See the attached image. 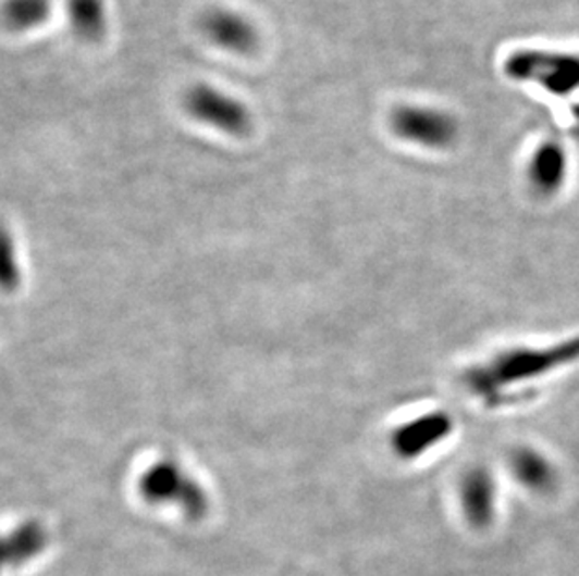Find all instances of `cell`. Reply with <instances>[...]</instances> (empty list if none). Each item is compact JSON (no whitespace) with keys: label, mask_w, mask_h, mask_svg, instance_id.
<instances>
[{"label":"cell","mask_w":579,"mask_h":576,"mask_svg":"<svg viewBox=\"0 0 579 576\" xmlns=\"http://www.w3.org/2000/svg\"><path fill=\"white\" fill-rule=\"evenodd\" d=\"M579 362V334L547 347H513L465 368V388L490 406L510 402V391Z\"/></svg>","instance_id":"1"},{"label":"cell","mask_w":579,"mask_h":576,"mask_svg":"<svg viewBox=\"0 0 579 576\" xmlns=\"http://www.w3.org/2000/svg\"><path fill=\"white\" fill-rule=\"evenodd\" d=\"M505 70L513 79L537 83L555 96L572 95L579 90L578 54L526 49L508 57Z\"/></svg>","instance_id":"2"},{"label":"cell","mask_w":579,"mask_h":576,"mask_svg":"<svg viewBox=\"0 0 579 576\" xmlns=\"http://www.w3.org/2000/svg\"><path fill=\"white\" fill-rule=\"evenodd\" d=\"M184 109L189 116H194L201 124L210 128L220 129L233 137L249 134L254 126L251 113L243 101L225 95L210 85H194L186 90L183 98Z\"/></svg>","instance_id":"3"},{"label":"cell","mask_w":579,"mask_h":576,"mask_svg":"<svg viewBox=\"0 0 579 576\" xmlns=\"http://www.w3.org/2000/svg\"><path fill=\"white\" fill-rule=\"evenodd\" d=\"M397 137L426 148H448L458 139V122L441 109L424 105H399L391 116Z\"/></svg>","instance_id":"4"},{"label":"cell","mask_w":579,"mask_h":576,"mask_svg":"<svg viewBox=\"0 0 579 576\" xmlns=\"http://www.w3.org/2000/svg\"><path fill=\"white\" fill-rule=\"evenodd\" d=\"M458 502L464 518L472 528L492 526L497 516L498 487L492 469L485 464H471L458 479Z\"/></svg>","instance_id":"5"},{"label":"cell","mask_w":579,"mask_h":576,"mask_svg":"<svg viewBox=\"0 0 579 576\" xmlns=\"http://www.w3.org/2000/svg\"><path fill=\"white\" fill-rule=\"evenodd\" d=\"M199 28L218 48L230 53L251 54L259 46L257 28L244 15L227 8H209L199 17Z\"/></svg>","instance_id":"6"},{"label":"cell","mask_w":579,"mask_h":576,"mask_svg":"<svg viewBox=\"0 0 579 576\" xmlns=\"http://www.w3.org/2000/svg\"><path fill=\"white\" fill-rule=\"evenodd\" d=\"M454 433V417L446 412H428L404 423L392 436L397 455L404 459H418L430 449L438 448Z\"/></svg>","instance_id":"7"},{"label":"cell","mask_w":579,"mask_h":576,"mask_svg":"<svg viewBox=\"0 0 579 576\" xmlns=\"http://www.w3.org/2000/svg\"><path fill=\"white\" fill-rule=\"evenodd\" d=\"M508 469L523 489L550 494L559 485V472L552 459L534 446H518L508 455Z\"/></svg>","instance_id":"8"},{"label":"cell","mask_w":579,"mask_h":576,"mask_svg":"<svg viewBox=\"0 0 579 576\" xmlns=\"http://www.w3.org/2000/svg\"><path fill=\"white\" fill-rule=\"evenodd\" d=\"M143 489L155 502L183 503L184 510L189 515H197L202 510V498L199 497L197 489H194L192 485H184L183 476L169 464L152 468L145 479Z\"/></svg>","instance_id":"9"},{"label":"cell","mask_w":579,"mask_h":576,"mask_svg":"<svg viewBox=\"0 0 579 576\" xmlns=\"http://www.w3.org/2000/svg\"><path fill=\"white\" fill-rule=\"evenodd\" d=\"M568 176V155L559 142L547 141L540 145L531 163H529V180L532 188L540 195H555L565 186Z\"/></svg>","instance_id":"10"},{"label":"cell","mask_w":579,"mask_h":576,"mask_svg":"<svg viewBox=\"0 0 579 576\" xmlns=\"http://www.w3.org/2000/svg\"><path fill=\"white\" fill-rule=\"evenodd\" d=\"M70 27L79 40L100 41L108 28L103 0H66Z\"/></svg>","instance_id":"11"},{"label":"cell","mask_w":579,"mask_h":576,"mask_svg":"<svg viewBox=\"0 0 579 576\" xmlns=\"http://www.w3.org/2000/svg\"><path fill=\"white\" fill-rule=\"evenodd\" d=\"M51 14V0H7L4 20L17 33L40 27Z\"/></svg>","instance_id":"12"},{"label":"cell","mask_w":579,"mask_h":576,"mask_svg":"<svg viewBox=\"0 0 579 576\" xmlns=\"http://www.w3.org/2000/svg\"><path fill=\"white\" fill-rule=\"evenodd\" d=\"M46 544L44 531L36 524H27L15 529L12 536L8 537L4 544V560L7 563L27 562L28 558L36 556Z\"/></svg>","instance_id":"13"},{"label":"cell","mask_w":579,"mask_h":576,"mask_svg":"<svg viewBox=\"0 0 579 576\" xmlns=\"http://www.w3.org/2000/svg\"><path fill=\"white\" fill-rule=\"evenodd\" d=\"M574 116H576V129H578L579 135V105L578 108L574 109Z\"/></svg>","instance_id":"14"}]
</instances>
